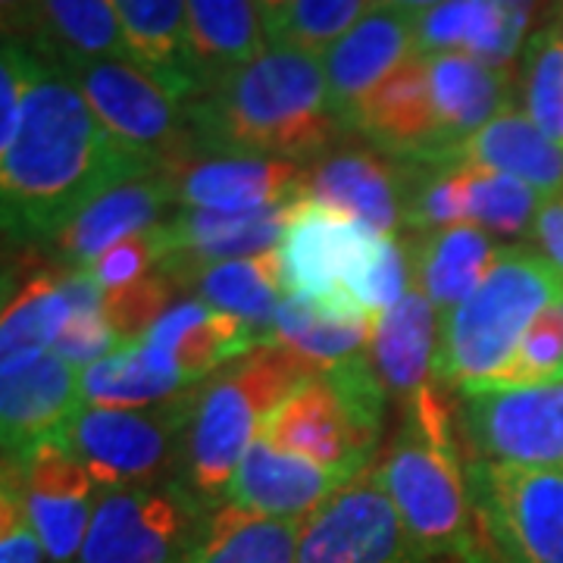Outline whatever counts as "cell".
<instances>
[{
  "instance_id": "15",
  "label": "cell",
  "mask_w": 563,
  "mask_h": 563,
  "mask_svg": "<svg viewBox=\"0 0 563 563\" xmlns=\"http://www.w3.org/2000/svg\"><path fill=\"white\" fill-rule=\"evenodd\" d=\"M7 457V454H3ZM16 461L25 485L29 514L35 520L51 563H76L88 526L95 520L101 485L63 444L60 435L44 439Z\"/></svg>"
},
{
  "instance_id": "8",
  "label": "cell",
  "mask_w": 563,
  "mask_h": 563,
  "mask_svg": "<svg viewBox=\"0 0 563 563\" xmlns=\"http://www.w3.org/2000/svg\"><path fill=\"white\" fill-rule=\"evenodd\" d=\"M207 514L179 479L103 488L76 563H181Z\"/></svg>"
},
{
  "instance_id": "53",
  "label": "cell",
  "mask_w": 563,
  "mask_h": 563,
  "mask_svg": "<svg viewBox=\"0 0 563 563\" xmlns=\"http://www.w3.org/2000/svg\"><path fill=\"white\" fill-rule=\"evenodd\" d=\"M551 3H554V7H558V10H563V0H551Z\"/></svg>"
},
{
  "instance_id": "3",
  "label": "cell",
  "mask_w": 563,
  "mask_h": 563,
  "mask_svg": "<svg viewBox=\"0 0 563 563\" xmlns=\"http://www.w3.org/2000/svg\"><path fill=\"white\" fill-rule=\"evenodd\" d=\"M563 301V273L539 251L498 247L483 285L439 329L435 385L476 395L492 388L544 307Z\"/></svg>"
},
{
  "instance_id": "40",
  "label": "cell",
  "mask_w": 563,
  "mask_h": 563,
  "mask_svg": "<svg viewBox=\"0 0 563 563\" xmlns=\"http://www.w3.org/2000/svg\"><path fill=\"white\" fill-rule=\"evenodd\" d=\"M551 379H563V301L551 303L539 313V320L529 325L520 351L504 366L492 388L551 383Z\"/></svg>"
},
{
  "instance_id": "50",
  "label": "cell",
  "mask_w": 563,
  "mask_h": 563,
  "mask_svg": "<svg viewBox=\"0 0 563 563\" xmlns=\"http://www.w3.org/2000/svg\"><path fill=\"white\" fill-rule=\"evenodd\" d=\"M444 0H373V7H391V10H401V13H410V16H420L426 10L439 7Z\"/></svg>"
},
{
  "instance_id": "43",
  "label": "cell",
  "mask_w": 563,
  "mask_h": 563,
  "mask_svg": "<svg viewBox=\"0 0 563 563\" xmlns=\"http://www.w3.org/2000/svg\"><path fill=\"white\" fill-rule=\"evenodd\" d=\"M410 257L395 235H383L379 244L373 247L369 261L363 263L357 279L351 282V298L361 303L369 313H385L391 303L404 298V291L410 288Z\"/></svg>"
},
{
  "instance_id": "38",
  "label": "cell",
  "mask_w": 563,
  "mask_h": 563,
  "mask_svg": "<svg viewBox=\"0 0 563 563\" xmlns=\"http://www.w3.org/2000/svg\"><path fill=\"white\" fill-rule=\"evenodd\" d=\"M517 91L526 117L548 139L563 144V35L558 25H544L529 35Z\"/></svg>"
},
{
  "instance_id": "6",
  "label": "cell",
  "mask_w": 563,
  "mask_h": 563,
  "mask_svg": "<svg viewBox=\"0 0 563 563\" xmlns=\"http://www.w3.org/2000/svg\"><path fill=\"white\" fill-rule=\"evenodd\" d=\"M388 388L373 354L320 369L266 417L261 439L303 461L361 476L383 435Z\"/></svg>"
},
{
  "instance_id": "29",
  "label": "cell",
  "mask_w": 563,
  "mask_h": 563,
  "mask_svg": "<svg viewBox=\"0 0 563 563\" xmlns=\"http://www.w3.org/2000/svg\"><path fill=\"white\" fill-rule=\"evenodd\" d=\"M129 51L139 66L161 79L179 101H195L201 85L188 54V13L185 0H110Z\"/></svg>"
},
{
  "instance_id": "52",
  "label": "cell",
  "mask_w": 563,
  "mask_h": 563,
  "mask_svg": "<svg viewBox=\"0 0 563 563\" xmlns=\"http://www.w3.org/2000/svg\"><path fill=\"white\" fill-rule=\"evenodd\" d=\"M558 29H561V35H563V10H558V22H554Z\"/></svg>"
},
{
  "instance_id": "30",
  "label": "cell",
  "mask_w": 563,
  "mask_h": 563,
  "mask_svg": "<svg viewBox=\"0 0 563 563\" xmlns=\"http://www.w3.org/2000/svg\"><path fill=\"white\" fill-rule=\"evenodd\" d=\"M435 347H439L435 303L417 285H410L401 301L391 303L376 320L373 363L383 376L385 388L410 401L432 379Z\"/></svg>"
},
{
  "instance_id": "35",
  "label": "cell",
  "mask_w": 563,
  "mask_h": 563,
  "mask_svg": "<svg viewBox=\"0 0 563 563\" xmlns=\"http://www.w3.org/2000/svg\"><path fill=\"white\" fill-rule=\"evenodd\" d=\"M35 54L54 66L79 60L135 63L110 0H44V22Z\"/></svg>"
},
{
  "instance_id": "45",
  "label": "cell",
  "mask_w": 563,
  "mask_h": 563,
  "mask_svg": "<svg viewBox=\"0 0 563 563\" xmlns=\"http://www.w3.org/2000/svg\"><path fill=\"white\" fill-rule=\"evenodd\" d=\"M44 60L35 47L22 41L3 38V57H0V151L16 139L22 120V107L29 98L32 81L38 79Z\"/></svg>"
},
{
  "instance_id": "10",
  "label": "cell",
  "mask_w": 563,
  "mask_h": 563,
  "mask_svg": "<svg viewBox=\"0 0 563 563\" xmlns=\"http://www.w3.org/2000/svg\"><path fill=\"white\" fill-rule=\"evenodd\" d=\"M79 85L103 129L144 161L166 166L195 147L188 103L132 60H79L60 66Z\"/></svg>"
},
{
  "instance_id": "22",
  "label": "cell",
  "mask_w": 563,
  "mask_h": 563,
  "mask_svg": "<svg viewBox=\"0 0 563 563\" xmlns=\"http://www.w3.org/2000/svg\"><path fill=\"white\" fill-rule=\"evenodd\" d=\"M139 342L169 369H176L188 385H203L225 363L266 347L247 322L198 298L169 303V310Z\"/></svg>"
},
{
  "instance_id": "49",
  "label": "cell",
  "mask_w": 563,
  "mask_h": 563,
  "mask_svg": "<svg viewBox=\"0 0 563 563\" xmlns=\"http://www.w3.org/2000/svg\"><path fill=\"white\" fill-rule=\"evenodd\" d=\"M295 3H298V0H257L263 25H266V35H273V32L279 29V22L288 16V10H291Z\"/></svg>"
},
{
  "instance_id": "14",
  "label": "cell",
  "mask_w": 563,
  "mask_h": 563,
  "mask_svg": "<svg viewBox=\"0 0 563 563\" xmlns=\"http://www.w3.org/2000/svg\"><path fill=\"white\" fill-rule=\"evenodd\" d=\"M417 179L420 163L398 161L373 144H335L307 166V198L398 239L407 232Z\"/></svg>"
},
{
  "instance_id": "39",
  "label": "cell",
  "mask_w": 563,
  "mask_h": 563,
  "mask_svg": "<svg viewBox=\"0 0 563 563\" xmlns=\"http://www.w3.org/2000/svg\"><path fill=\"white\" fill-rule=\"evenodd\" d=\"M373 7V0H298L279 29L269 35V44L295 47L310 57H322L354 22Z\"/></svg>"
},
{
  "instance_id": "17",
  "label": "cell",
  "mask_w": 563,
  "mask_h": 563,
  "mask_svg": "<svg viewBox=\"0 0 563 563\" xmlns=\"http://www.w3.org/2000/svg\"><path fill=\"white\" fill-rule=\"evenodd\" d=\"M295 203H273L254 210L181 207L173 220L161 222L163 261L157 269L173 276L179 285L188 273L210 263L269 254L279 247L285 222L291 217Z\"/></svg>"
},
{
  "instance_id": "26",
  "label": "cell",
  "mask_w": 563,
  "mask_h": 563,
  "mask_svg": "<svg viewBox=\"0 0 563 563\" xmlns=\"http://www.w3.org/2000/svg\"><path fill=\"white\" fill-rule=\"evenodd\" d=\"M407 239L410 242L404 247L410 257V279L435 303V310L444 313L461 307L483 285L485 273L492 269L498 254L488 232L470 222L407 235Z\"/></svg>"
},
{
  "instance_id": "32",
  "label": "cell",
  "mask_w": 563,
  "mask_h": 563,
  "mask_svg": "<svg viewBox=\"0 0 563 563\" xmlns=\"http://www.w3.org/2000/svg\"><path fill=\"white\" fill-rule=\"evenodd\" d=\"M179 288H191L198 295V301L239 317L261 335L263 342L273 344V322H276V310L285 298L282 263L276 251L201 266V269L188 273L179 282Z\"/></svg>"
},
{
  "instance_id": "42",
  "label": "cell",
  "mask_w": 563,
  "mask_h": 563,
  "mask_svg": "<svg viewBox=\"0 0 563 563\" xmlns=\"http://www.w3.org/2000/svg\"><path fill=\"white\" fill-rule=\"evenodd\" d=\"M0 563H51L35 520L29 514L20 466L10 457H3L0 483Z\"/></svg>"
},
{
  "instance_id": "37",
  "label": "cell",
  "mask_w": 563,
  "mask_h": 563,
  "mask_svg": "<svg viewBox=\"0 0 563 563\" xmlns=\"http://www.w3.org/2000/svg\"><path fill=\"white\" fill-rule=\"evenodd\" d=\"M470 191H466V222L479 225L492 235L504 239H520L526 232H532L536 217L548 201L542 191H536L532 185L514 179L507 173L483 169V166H470Z\"/></svg>"
},
{
  "instance_id": "1",
  "label": "cell",
  "mask_w": 563,
  "mask_h": 563,
  "mask_svg": "<svg viewBox=\"0 0 563 563\" xmlns=\"http://www.w3.org/2000/svg\"><path fill=\"white\" fill-rule=\"evenodd\" d=\"M151 169L161 166L122 147L79 85L44 60L16 139L0 151L3 235L16 244H51L85 207Z\"/></svg>"
},
{
  "instance_id": "2",
  "label": "cell",
  "mask_w": 563,
  "mask_h": 563,
  "mask_svg": "<svg viewBox=\"0 0 563 563\" xmlns=\"http://www.w3.org/2000/svg\"><path fill=\"white\" fill-rule=\"evenodd\" d=\"M188 120L198 151L291 163H313L347 135L320 57L279 44L188 101Z\"/></svg>"
},
{
  "instance_id": "13",
  "label": "cell",
  "mask_w": 563,
  "mask_h": 563,
  "mask_svg": "<svg viewBox=\"0 0 563 563\" xmlns=\"http://www.w3.org/2000/svg\"><path fill=\"white\" fill-rule=\"evenodd\" d=\"M461 426L479 461L563 473V379L466 395Z\"/></svg>"
},
{
  "instance_id": "28",
  "label": "cell",
  "mask_w": 563,
  "mask_h": 563,
  "mask_svg": "<svg viewBox=\"0 0 563 563\" xmlns=\"http://www.w3.org/2000/svg\"><path fill=\"white\" fill-rule=\"evenodd\" d=\"M185 13L188 54L201 95L269 47L257 0H185Z\"/></svg>"
},
{
  "instance_id": "4",
  "label": "cell",
  "mask_w": 563,
  "mask_h": 563,
  "mask_svg": "<svg viewBox=\"0 0 563 563\" xmlns=\"http://www.w3.org/2000/svg\"><path fill=\"white\" fill-rule=\"evenodd\" d=\"M317 369L279 344H266L225 363L198 385L185 432L179 483L203 504H220L247 448L261 439L263 422Z\"/></svg>"
},
{
  "instance_id": "11",
  "label": "cell",
  "mask_w": 563,
  "mask_h": 563,
  "mask_svg": "<svg viewBox=\"0 0 563 563\" xmlns=\"http://www.w3.org/2000/svg\"><path fill=\"white\" fill-rule=\"evenodd\" d=\"M379 239V232L354 217L303 198L295 203L276 247L285 295L303 298L332 317H376L351 298V282Z\"/></svg>"
},
{
  "instance_id": "48",
  "label": "cell",
  "mask_w": 563,
  "mask_h": 563,
  "mask_svg": "<svg viewBox=\"0 0 563 563\" xmlns=\"http://www.w3.org/2000/svg\"><path fill=\"white\" fill-rule=\"evenodd\" d=\"M532 239L539 244L544 261H551L563 273V198H551L542 203L532 225Z\"/></svg>"
},
{
  "instance_id": "27",
  "label": "cell",
  "mask_w": 563,
  "mask_h": 563,
  "mask_svg": "<svg viewBox=\"0 0 563 563\" xmlns=\"http://www.w3.org/2000/svg\"><path fill=\"white\" fill-rule=\"evenodd\" d=\"M448 163H470L532 185L544 198H563V144L551 141L523 110H504L451 154Z\"/></svg>"
},
{
  "instance_id": "51",
  "label": "cell",
  "mask_w": 563,
  "mask_h": 563,
  "mask_svg": "<svg viewBox=\"0 0 563 563\" xmlns=\"http://www.w3.org/2000/svg\"><path fill=\"white\" fill-rule=\"evenodd\" d=\"M495 3H501L507 7L510 13H517V16H523L529 25L536 20V13H539V7H542V0H495Z\"/></svg>"
},
{
  "instance_id": "33",
  "label": "cell",
  "mask_w": 563,
  "mask_h": 563,
  "mask_svg": "<svg viewBox=\"0 0 563 563\" xmlns=\"http://www.w3.org/2000/svg\"><path fill=\"white\" fill-rule=\"evenodd\" d=\"M66 269H32L22 279H7L3 291V325H0V369L35 361L54 351L66 322L73 317L63 295Z\"/></svg>"
},
{
  "instance_id": "7",
  "label": "cell",
  "mask_w": 563,
  "mask_h": 563,
  "mask_svg": "<svg viewBox=\"0 0 563 563\" xmlns=\"http://www.w3.org/2000/svg\"><path fill=\"white\" fill-rule=\"evenodd\" d=\"M195 395L198 388H191L176 401L141 410L88 404L69 420L60 439L95 476L101 492L179 479Z\"/></svg>"
},
{
  "instance_id": "5",
  "label": "cell",
  "mask_w": 563,
  "mask_h": 563,
  "mask_svg": "<svg viewBox=\"0 0 563 563\" xmlns=\"http://www.w3.org/2000/svg\"><path fill=\"white\" fill-rule=\"evenodd\" d=\"M379 479L413 539L439 563H470L479 554L470 529V485L435 388H420L404 410Z\"/></svg>"
},
{
  "instance_id": "44",
  "label": "cell",
  "mask_w": 563,
  "mask_h": 563,
  "mask_svg": "<svg viewBox=\"0 0 563 563\" xmlns=\"http://www.w3.org/2000/svg\"><path fill=\"white\" fill-rule=\"evenodd\" d=\"M163 261V235L161 225H154L151 232L132 235L125 242L113 244L107 254H101L91 266H85V273L101 285L103 291H117L122 285L144 279L147 273H154Z\"/></svg>"
},
{
  "instance_id": "46",
  "label": "cell",
  "mask_w": 563,
  "mask_h": 563,
  "mask_svg": "<svg viewBox=\"0 0 563 563\" xmlns=\"http://www.w3.org/2000/svg\"><path fill=\"white\" fill-rule=\"evenodd\" d=\"M120 344V335L113 332L103 307H88V310H73L54 351L63 361L76 363L79 369H88L91 363L110 357Z\"/></svg>"
},
{
  "instance_id": "16",
  "label": "cell",
  "mask_w": 563,
  "mask_h": 563,
  "mask_svg": "<svg viewBox=\"0 0 563 563\" xmlns=\"http://www.w3.org/2000/svg\"><path fill=\"white\" fill-rule=\"evenodd\" d=\"M176 185L181 207L203 210H254L307 198V166L273 157L210 154L191 147L185 157L163 166Z\"/></svg>"
},
{
  "instance_id": "34",
  "label": "cell",
  "mask_w": 563,
  "mask_h": 563,
  "mask_svg": "<svg viewBox=\"0 0 563 563\" xmlns=\"http://www.w3.org/2000/svg\"><path fill=\"white\" fill-rule=\"evenodd\" d=\"M191 388L198 385L185 383L141 342L120 344L110 357L81 369V401L91 407L141 410L176 401Z\"/></svg>"
},
{
  "instance_id": "31",
  "label": "cell",
  "mask_w": 563,
  "mask_h": 563,
  "mask_svg": "<svg viewBox=\"0 0 563 563\" xmlns=\"http://www.w3.org/2000/svg\"><path fill=\"white\" fill-rule=\"evenodd\" d=\"M301 526L303 520H276L220 501L181 563H298Z\"/></svg>"
},
{
  "instance_id": "12",
  "label": "cell",
  "mask_w": 563,
  "mask_h": 563,
  "mask_svg": "<svg viewBox=\"0 0 563 563\" xmlns=\"http://www.w3.org/2000/svg\"><path fill=\"white\" fill-rule=\"evenodd\" d=\"M298 563H439L407 529L379 470L342 485L303 520Z\"/></svg>"
},
{
  "instance_id": "36",
  "label": "cell",
  "mask_w": 563,
  "mask_h": 563,
  "mask_svg": "<svg viewBox=\"0 0 563 563\" xmlns=\"http://www.w3.org/2000/svg\"><path fill=\"white\" fill-rule=\"evenodd\" d=\"M379 317H332L303 298L285 295L273 322V344L288 347L317 373L366 354L376 339Z\"/></svg>"
},
{
  "instance_id": "19",
  "label": "cell",
  "mask_w": 563,
  "mask_h": 563,
  "mask_svg": "<svg viewBox=\"0 0 563 563\" xmlns=\"http://www.w3.org/2000/svg\"><path fill=\"white\" fill-rule=\"evenodd\" d=\"M351 132L398 161L429 166L448 163L451 147L444 141L442 122L432 103L426 57H410L379 88H373L361 103Z\"/></svg>"
},
{
  "instance_id": "24",
  "label": "cell",
  "mask_w": 563,
  "mask_h": 563,
  "mask_svg": "<svg viewBox=\"0 0 563 563\" xmlns=\"http://www.w3.org/2000/svg\"><path fill=\"white\" fill-rule=\"evenodd\" d=\"M417 54H466L476 60L510 69L523 54L529 22L495 0H444L439 7L413 16Z\"/></svg>"
},
{
  "instance_id": "23",
  "label": "cell",
  "mask_w": 563,
  "mask_h": 563,
  "mask_svg": "<svg viewBox=\"0 0 563 563\" xmlns=\"http://www.w3.org/2000/svg\"><path fill=\"white\" fill-rule=\"evenodd\" d=\"M354 476L329 470L257 439L247 448L222 501L239 504L276 520H307L325 498H332Z\"/></svg>"
},
{
  "instance_id": "47",
  "label": "cell",
  "mask_w": 563,
  "mask_h": 563,
  "mask_svg": "<svg viewBox=\"0 0 563 563\" xmlns=\"http://www.w3.org/2000/svg\"><path fill=\"white\" fill-rule=\"evenodd\" d=\"M0 20H3V38L38 47L44 0H0Z\"/></svg>"
},
{
  "instance_id": "20",
  "label": "cell",
  "mask_w": 563,
  "mask_h": 563,
  "mask_svg": "<svg viewBox=\"0 0 563 563\" xmlns=\"http://www.w3.org/2000/svg\"><path fill=\"white\" fill-rule=\"evenodd\" d=\"M0 439L7 457H22L60 435L81 410V369L47 351L35 361L0 369Z\"/></svg>"
},
{
  "instance_id": "18",
  "label": "cell",
  "mask_w": 563,
  "mask_h": 563,
  "mask_svg": "<svg viewBox=\"0 0 563 563\" xmlns=\"http://www.w3.org/2000/svg\"><path fill=\"white\" fill-rule=\"evenodd\" d=\"M410 57H417L413 16L391 7H369L354 29L322 54L329 107L344 132H351L366 95Z\"/></svg>"
},
{
  "instance_id": "21",
  "label": "cell",
  "mask_w": 563,
  "mask_h": 563,
  "mask_svg": "<svg viewBox=\"0 0 563 563\" xmlns=\"http://www.w3.org/2000/svg\"><path fill=\"white\" fill-rule=\"evenodd\" d=\"M173 203H179L176 185L163 166L132 176L101 195L91 207H85L51 242V251L66 269H85L113 244L161 225V217Z\"/></svg>"
},
{
  "instance_id": "25",
  "label": "cell",
  "mask_w": 563,
  "mask_h": 563,
  "mask_svg": "<svg viewBox=\"0 0 563 563\" xmlns=\"http://www.w3.org/2000/svg\"><path fill=\"white\" fill-rule=\"evenodd\" d=\"M429 63L432 103L451 154L479 129L498 120L517 95L514 69H498L466 54H435ZM448 154V161H451Z\"/></svg>"
},
{
  "instance_id": "41",
  "label": "cell",
  "mask_w": 563,
  "mask_h": 563,
  "mask_svg": "<svg viewBox=\"0 0 563 563\" xmlns=\"http://www.w3.org/2000/svg\"><path fill=\"white\" fill-rule=\"evenodd\" d=\"M176 288L179 285H176L173 276L154 269L144 279L122 285L117 291H107L103 313H107V320L113 325V332L120 335V342L129 344L144 339L147 329L169 310V303H176L173 301Z\"/></svg>"
},
{
  "instance_id": "9",
  "label": "cell",
  "mask_w": 563,
  "mask_h": 563,
  "mask_svg": "<svg viewBox=\"0 0 563 563\" xmlns=\"http://www.w3.org/2000/svg\"><path fill=\"white\" fill-rule=\"evenodd\" d=\"M466 485L498 561L563 563V473L473 461Z\"/></svg>"
}]
</instances>
